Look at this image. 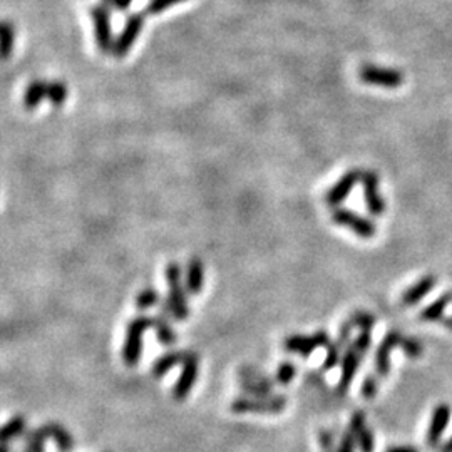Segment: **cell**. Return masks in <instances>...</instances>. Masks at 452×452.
Here are the masks:
<instances>
[{
  "label": "cell",
  "mask_w": 452,
  "mask_h": 452,
  "mask_svg": "<svg viewBox=\"0 0 452 452\" xmlns=\"http://www.w3.org/2000/svg\"><path fill=\"white\" fill-rule=\"evenodd\" d=\"M167 298L165 304V314L173 315L176 320H184L189 314L186 290L181 282V267L176 262H171L166 267Z\"/></svg>",
  "instance_id": "cell-1"
},
{
  "label": "cell",
  "mask_w": 452,
  "mask_h": 452,
  "mask_svg": "<svg viewBox=\"0 0 452 452\" xmlns=\"http://www.w3.org/2000/svg\"><path fill=\"white\" fill-rule=\"evenodd\" d=\"M149 327H153V319L146 315H139L129 321L123 346V360L128 367H136L141 360L144 334L148 332Z\"/></svg>",
  "instance_id": "cell-2"
},
{
  "label": "cell",
  "mask_w": 452,
  "mask_h": 452,
  "mask_svg": "<svg viewBox=\"0 0 452 452\" xmlns=\"http://www.w3.org/2000/svg\"><path fill=\"white\" fill-rule=\"evenodd\" d=\"M287 399L283 395H270V397H241L231 402V411L236 414H278L285 411Z\"/></svg>",
  "instance_id": "cell-3"
},
{
  "label": "cell",
  "mask_w": 452,
  "mask_h": 452,
  "mask_svg": "<svg viewBox=\"0 0 452 452\" xmlns=\"http://www.w3.org/2000/svg\"><path fill=\"white\" fill-rule=\"evenodd\" d=\"M144 21H146V13L144 12H134L128 17L126 24L118 35V39L114 40L113 45V55L118 59H124L129 54V50L133 49V45L136 44L139 34L143 32Z\"/></svg>",
  "instance_id": "cell-4"
},
{
  "label": "cell",
  "mask_w": 452,
  "mask_h": 452,
  "mask_svg": "<svg viewBox=\"0 0 452 452\" xmlns=\"http://www.w3.org/2000/svg\"><path fill=\"white\" fill-rule=\"evenodd\" d=\"M358 77L363 84L369 86H379L385 89H397L404 84V74L397 69H387L379 66H363L358 72Z\"/></svg>",
  "instance_id": "cell-5"
},
{
  "label": "cell",
  "mask_w": 452,
  "mask_h": 452,
  "mask_svg": "<svg viewBox=\"0 0 452 452\" xmlns=\"http://www.w3.org/2000/svg\"><path fill=\"white\" fill-rule=\"evenodd\" d=\"M91 17L94 21V35L96 44L102 53H113L114 37H113V27H111V13L109 7L104 4L91 9Z\"/></svg>",
  "instance_id": "cell-6"
},
{
  "label": "cell",
  "mask_w": 452,
  "mask_h": 452,
  "mask_svg": "<svg viewBox=\"0 0 452 452\" xmlns=\"http://www.w3.org/2000/svg\"><path fill=\"white\" fill-rule=\"evenodd\" d=\"M332 220L340 226H347L348 230H352L355 235L362 236V238H372L377 231L374 221L369 220V218H363L358 213L347 208L335 209L332 213Z\"/></svg>",
  "instance_id": "cell-7"
},
{
  "label": "cell",
  "mask_w": 452,
  "mask_h": 452,
  "mask_svg": "<svg viewBox=\"0 0 452 452\" xmlns=\"http://www.w3.org/2000/svg\"><path fill=\"white\" fill-rule=\"evenodd\" d=\"M329 334L320 330V332L310 335V337H305V335H290V337H287L285 342H283V347H285L287 352L298 353V355L302 357H309L316 351V348L329 347Z\"/></svg>",
  "instance_id": "cell-8"
},
{
  "label": "cell",
  "mask_w": 452,
  "mask_h": 452,
  "mask_svg": "<svg viewBox=\"0 0 452 452\" xmlns=\"http://www.w3.org/2000/svg\"><path fill=\"white\" fill-rule=\"evenodd\" d=\"M198 372H199V357L197 353L189 352L188 358H186L183 363V369H181V374L176 380V384L173 387V397L176 400H184L188 397L193 385L197 384L198 380Z\"/></svg>",
  "instance_id": "cell-9"
},
{
  "label": "cell",
  "mask_w": 452,
  "mask_h": 452,
  "mask_svg": "<svg viewBox=\"0 0 452 452\" xmlns=\"http://www.w3.org/2000/svg\"><path fill=\"white\" fill-rule=\"evenodd\" d=\"M362 186L367 209L374 216H382L385 213V199L379 191V176H377L375 171H365V173H362Z\"/></svg>",
  "instance_id": "cell-10"
},
{
  "label": "cell",
  "mask_w": 452,
  "mask_h": 452,
  "mask_svg": "<svg viewBox=\"0 0 452 452\" xmlns=\"http://www.w3.org/2000/svg\"><path fill=\"white\" fill-rule=\"evenodd\" d=\"M362 180V171L360 170H351L335 183L332 188L329 189L325 202L329 206H338L342 202H346V198L352 193V189L355 188V184Z\"/></svg>",
  "instance_id": "cell-11"
},
{
  "label": "cell",
  "mask_w": 452,
  "mask_h": 452,
  "mask_svg": "<svg viewBox=\"0 0 452 452\" xmlns=\"http://www.w3.org/2000/svg\"><path fill=\"white\" fill-rule=\"evenodd\" d=\"M400 340H402V334H400L399 330H390V332L384 337V340L380 342L379 348H377V352H375V370H377V375L382 377V379L389 375V372H390V352H392L397 346H400Z\"/></svg>",
  "instance_id": "cell-12"
},
{
  "label": "cell",
  "mask_w": 452,
  "mask_h": 452,
  "mask_svg": "<svg viewBox=\"0 0 452 452\" xmlns=\"http://www.w3.org/2000/svg\"><path fill=\"white\" fill-rule=\"evenodd\" d=\"M452 416V409L449 404H439L437 407L432 411L431 422H429L427 429V444L431 447H437L441 442V437L444 434L447 424L451 421Z\"/></svg>",
  "instance_id": "cell-13"
},
{
  "label": "cell",
  "mask_w": 452,
  "mask_h": 452,
  "mask_svg": "<svg viewBox=\"0 0 452 452\" xmlns=\"http://www.w3.org/2000/svg\"><path fill=\"white\" fill-rule=\"evenodd\" d=\"M360 358L362 355L358 353V351L355 348V346L347 347L346 352H343V357H342V375H340V380H338V392L340 394H346L348 390V387H351L352 380L355 379V374L358 370V365H360Z\"/></svg>",
  "instance_id": "cell-14"
},
{
  "label": "cell",
  "mask_w": 452,
  "mask_h": 452,
  "mask_svg": "<svg viewBox=\"0 0 452 452\" xmlns=\"http://www.w3.org/2000/svg\"><path fill=\"white\" fill-rule=\"evenodd\" d=\"M348 431L355 436L357 446L358 449H360V452H374L375 449L374 432L370 431V427L365 426V416H363L362 411L353 412Z\"/></svg>",
  "instance_id": "cell-15"
},
{
  "label": "cell",
  "mask_w": 452,
  "mask_h": 452,
  "mask_svg": "<svg viewBox=\"0 0 452 452\" xmlns=\"http://www.w3.org/2000/svg\"><path fill=\"white\" fill-rule=\"evenodd\" d=\"M437 280L432 275H427V277H422L421 280H417L412 287H409L407 290L402 293V298H400V304L405 307H412L419 304L422 298H426L429 295V292L436 287Z\"/></svg>",
  "instance_id": "cell-16"
},
{
  "label": "cell",
  "mask_w": 452,
  "mask_h": 452,
  "mask_svg": "<svg viewBox=\"0 0 452 452\" xmlns=\"http://www.w3.org/2000/svg\"><path fill=\"white\" fill-rule=\"evenodd\" d=\"M241 387H243L245 392L251 394L253 397H270L272 395V382L253 370H248V375H241Z\"/></svg>",
  "instance_id": "cell-17"
},
{
  "label": "cell",
  "mask_w": 452,
  "mask_h": 452,
  "mask_svg": "<svg viewBox=\"0 0 452 452\" xmlns=\"http://www.w3.org/2000/svg\"><path fill=\"white\" fill-rule=\"evenodd\" d=\"M204 282V267L203 262L199 258H191L188 263V268H186V290L193 295H198L203 288Z\"/></svg>",
  "instance_id": "cell-18"
},
{
  "label": "cell",
  "mask_w": 452,
  "mask_h": 452,
  "mask_svg": "<svg viewBox=\"0 0 452 452\" xmlns=\"http://www.w3.org/2000/svg\"><path fill=\"white\" fill-rule=\"evenodd\" d=\"M188 355L189 352H181V351L165 353V355H161L155 363H153V375L158 377V379H161V377H165L167 372L173 369V367L180 365V363H184Z\"/></svg>",
  "instance_id": "cell-19"
},
{
  "label": "cell",
  "mask_w": 452,
  "mask_h": 452,
  "mask_svg": "<svg viewBox=\"0 0 452 452\" xmlns=\"http://www.w3.org/2000/svg\"><path fill=\"white\" fill-rule=\"evenodd\" d=\"M45 96H48V82L42 81V79H34V81H31L24 92L26 109L27 111L37 109V106L40 104L42 99H45Z\"/></svg>",
  "instance_id": "cell-20"
},
{
  "label": "cell",
  "mask_w": 452,
  "mask_h": 452,
  "mask_svg": "<svg viewBox=\"0 0 452 452\" xmlns=\"http://www.w3.org/2000/svg\"><path fill=\"white\" fill-rule=\"evenodd\" d=\"M44 431L45 434H48V437L54 439L55 446H57V449L60 452H71L74 449V439L72 436L66 431V427L50 422V424H45Z\"/></svg>",
  "instance_id": "cell-21"
},
{
  "label": "cell",
  "mask_w": 452,
  "mask_h": 452,
  "mask_svg": "<svg viewBox=\"0 0 452 452\" xmlns=\"http://www.w3.org/2000/svg\"><path fill=\"white\" fill-rule=\"evenodd\" d=\"M452 302V292L442 293V295L437 298L436 302H432L431 305H427L421 314H419V319L422 321H437L444 316V312L449 304Z\"/></svg>",
  "instance_id": "cell-22"
},
{
  "label": "cell",
  "mask_w": 452,
  "mask_h": 452,
  "mask_svg": "<svg viewBox=\"0 0 452 452\" xmlns=\"http://www.w3.org/2000/svg\"><path fill=\"white\" fill-rule=\"evenodd\" d=\"M24 431H26V419L22 416L12 417L11 421L0 427V444L7 446L9 442L16 439V437L24 434Z\"/></svg>",
  "instance_id": "cell-23"
},
{
  "label": "cell",
  "mask_w": 452,
  "mask_h": 452,
  "mask_svg": "<svg viewBox=\"0 0 452 452\" xmlns=\"http://www.w3.org/2000/svg\"><path fill=\"white\" fill-rule=\"evenodd\" d=\"M153 327L156 329L158 340H160L162 346H173V343H176V340H178L173 327H171L170 321H167V319L162 314L156 315L155 319H153Z\"/></svg>",
  "instance_id": "cell-24"
},
{
  "label": "cell",
  "mask_w": 452,
  "mask_h": 452,
  "mask_svg": "<svg viewBox=\"0 0 452 452\" xmlns=\"http://www.w3.org/2000/svg\"><path fill=\"white\" fill-rule=\"evenodd\" d=\"M16 44V29L11 22H0V59H9Z\"/></svg>",
  "instance_id": "cell-25"
},
{
  "label": "cell",
  "mask_w": 452,
  "mask_h": 452,
  "mask_svg": "<svg viewBox=\"0 0 452 452\" xmlns=\"http://www.w3.org/2000/svg\"><path fill=\"white\" fill-rule=\"evenodd\" d=\"M50 104L59 107L67 99V86L62 81H50L48 82V96H45Z\"/></svg>",
  "instance_id": "cell-26"
},
{
  "label": "cell",
  "mask_w": 452,
  "mask_h": 452,
  "mask_svg": "<svg viewBox=\"0 0 452 452\" xmlns=\"http://www.w3.org/2000/svg\"><path fill=\"white\" fill-rule=\"evenodd\" d=\"M48 439L44 427L34 429L26 437V449L24 452H44V444Z\"/></svg>",
  "instance_id": "cell-27"
},
{
  "label": "cell",
  "mask_w": 452,
  "mask_h": 452,
  "mask_svg": "<svg viewBox=\"0 0 452 452\" xmlns=\"http://www.w3.org/2000/svg\"><path fill=\"white\" fill-rule=\"evenodd\" d=\"M160 292L156 290V288H144V290H141L138 293L136 297V307L139 310H148L151 309V307H155L160 304Z\"/></svg>",
  "instance_id": "cell-28"
},
{
  "label": "cell",
  "mask_w": 452,
  "mask_h": 452,
  "mask_svg": "<svg viewBox=\"0 0 452 452\" xmlns=\"http://www.w3.org/2000/svg\"><path fill=\"white\" fill-rule=\"evenodd\" d=\"M342 352H343V347L338 346L337 342L334 343H329V348H327V357H325V362H324V367L321 369L324 370H330L334 369L337 363L342 360Z\"/></svg>",
  "instance_id": "cell-29"
},
{
  "label": "cell",
  "mask_w": 452,
  "mask_h": 452,
  "mask_svg": "<svg viewBox=\"0 0 452 452\" xmlns=\"http://www.w3.org/2000/svg\"><path fill=\"white\" fill-rule=\"evenodd\" d=\"M400 348H402L405 355L411 357V358L421 357L422 352H424L422 343L414 337H402V340H400Z\"/></svg>",
  "instance_id": "cell-30"
},
{
  "label": "cell",
  "mask_w": 452,
  "mask_h": 452,
  "mask_svg": "<svg viewBox=\"0 0 452 452\" xmlns=\"http://www.w3.org/2000/svg\"><path fill=\"white\" fill-rule=\"evenodd\" d=\"M351 321L353 327H360V330H372L375 325V316L369 314V312L358 310L351 316Z\"/></svg>",
  "instance_id": "cell-31"
},
{
  "label": "cell",
  "mask_w": 452,
  "mask_h": 452,
  "mask_svg": "<svg viewBox=\"0 0 452 452\" xmlns=\"http://www.w3.org/2000/svg\"><path fill=\"white\" fill-rule=\"evenodd\" d=\"M186 2V0H149L148 7H146V13L149 16H158V13L165 12L166 9L176 6V4Z\"/></svg>",
  "instance_id": "cell-32"
},
{
  "label": "cell",
  "mask_w": 452,
  "mask_h": 452,
  "mask_svg": "<svg viewBox=\"0 0 452 452\" xmlns=\"http://www.w3.org/2000/svg\"><path fill=\"white\" fill-rule=\"evenodd\" d=\"M295 374H297L295 365H293L292 362H283L277 370V380L280 382V384L287 385L295 379Z\"/></svg>",
  "instance_id": "cell-33"
},
{
  "label": "cell",
  "mask_w": 452,
  "mask_h": 452,
  "mask_svg": "<svg viewBox=\"0 0 452 452\" xmlns=\"http://www.w3.org/2000/svg\"><path fill=\"white\" fill-rule=\"evenodd\" d=\"M353 346H355V348L362 357L365 355L372 346V330H362L360 335L355 338V342H353Z\"/></svg>",
  "instance_id": "cell-34"
},
{
  "label": "cell",
  "mask_w": 452,
  "mask_h": 452,
  "mask_svg": "<svg viewBox=\"0 0 452 452\" xmlns=\"http://www.w3.org/2000/svg\"><path fill=\"white\" fill-rule=\"evenodd\" d=\"M377 389H379V384H377V379L374 375H369L365 377V380H363L362 384V395L365 399H374L375 394H377Z\"/></svg>",
  "instance_id": "cell-35"
},
{
  "label": "cell",
  "mask_w": 452,
  "mask_h": 452,
  "mask_svg": "<svg viewBox=\"0 0 452 452\" xmlns=\"http://www.w3.org/2000/svg\"><path fill=\"white\" fill-rule=\"evenodd\" d=\"M355 436H353L351 431H346L342 436V441H340L337 452H355Z\"/></svg>",
  "instance_id": "cell-36"
},
{
  "label": "cell",
  "mask_w": 452,
  "mask_h": 452,
  "mask_svg": "<svg viewBox=\"0 0 452 452\" xmlns=\"http://www.w3.org/2000/svg\"><path fill=\"white\" fill-rule=\"evenodd\" d=\"M319 439H320V446H321V449H324V452H337V451H335L332 432H329V431H320Z\"/></svg>",
  "instance_id": "cell-37"
},
{
  "label": "cell",
  "mask_w": 452,
  "mask_h": 452,
  "mask_svg": "<svg viewBox=\"0 0 452 452\" xmlns=\"http://www.w3.org/2000/svg\"><path fill=\"white\" fill-rule=\"evenodd\" d=\"M101 4H104L109 9H116V11H128L133 0H101Z\"/></svg>",
  "instance_id": "cell-38"
},
{
  "label": "cell",
  "mask_w": 452,
  "mask_h": 452,
  "mask_svg": "<svg viewBox=\"0 0 452 452\" xmlns=\"http://www.w3.org/2000/svg\"><path fill=\"white\" fill-rule=\"evenodd\" d=\"M385 452H419L416 447L411 446H395V447H389Z\"/></svg>",
  "instance_id": "cell-39"
},
{
  "label": "cell",
  "mask_w": 452,
  "mask_h": 452,
  "mask_svg": "<svg viewBox=\"0 0 452 452\" xmlns=\"http://www.w3.org/2000/svg\"><path fill=\"white\" fill-rule=\"evenodd\" d=\"M441 452H452V436L449 437V441L444 442V446L441 447Z\"/></svg>",
  "instance_id": "cell-40"
},
{
  "label": "cell",
  "mask_w": 452,
  "mask_h": 452,
  "mask_svg": "<svg viewBox=\"0 0 452 452\" xmlns=\"http://www.w3.org/2000/svg\"><path fill=\"white\" fill-rule=\"evenodd\" d=\"M442 325H444L446 329L452 330V315H451V316H447V319H444V321H442Z\"/></svg>",
  "instance_id": "cell-41"
},
{
  "label": "cell",
  "mask_w": 452,
  "mask_h": 452,
  "mask_svg": "<svg viewBox=\"0 0 452 452\" xmlns=\"http://www.w3.org/2000/svg\"><path fill=\"white\" fill-rule=\"evenodd\" d=\"M0 452H11V449H9L7 446H2V444H0Z\"/></svg>",
  "instance_id": "cell-42"
}]
</instances>
